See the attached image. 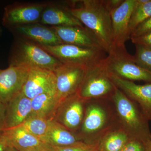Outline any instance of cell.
<instances>
[{
  "label": "cell",
  "instance_id": "1",
  "mask_svg": "<svg viewBox=\"0 0 151 151\" xmlns=\"http://www.w3.org/2000/svg\"><path fill=\"white\" fill-rule=\"evenodd\" d=\"M119 127L111 99L86 100L83 122L76 133L81 140L97 145L107 132Z\"/></svg>",
  "mask_w": 151,
  "mask_h": 151
},
{
  "label": "cell",
  "instance_id": "2",
  "mask_svg": "<svg viewBox=\"0 0 151 151\" xmlns=\"http://www.w3.org/2000/svg\"><path fill=\"white\" fill-rule=\"evenodd\" d=\"M81 2V6L70 8L71 13L94 34L108 54L113 44L111 12L104 0H84Z\"/></svg>",
  "mask_w": 151,
  "mask_h": 151
},
{
  "label": "cell",
  "instance_id": "3",
  "mask_svg": "<svg viewBox=\"0 0 151 151\" xmlns=\"http://www.w3.org/2000/svg\"><path fill=\"white\" fill-rule=\"evenodd\" d=\"M111 99L119 127L128 134L130 138L147 142L151 139L150 121L139 105L116 86Z\"/></svg>",
  "mask_w": 151,
  "mask_h": 151
},
{
  "label": "cell",
  "instance_id": "4",
  "mask_svg": "<svg viewBox=\"0 0 151 151\" xmlns=\"http://www.w3.org/2000/svg\"><path fill=\"white\" fill-rule=\"evenodd\" d=\"M9 65L39 67L54 71L62 64L37 44L14 38L9 57Z\"/></svg>",
  "mask_w": 151,
  "mask_h": 151
},
{
  "label": "cell",
  "instance_id": "5",
  "mask_svg": "<svg viewBox=\"0 0 151 151\" xmlns=\"http://www.w3.org/2000/svg\"><path fill=\"white\" fill-rule=\"evenodd\" d=\"M108 54L104 63L110 75L134 82H151V73L136 64L134 56L127 52L125 46L113 45Z\"/></svg>",
  "mask_w": 151,
  "mask_h": 151
},
{
  "label": "cell",
  "instance_id": "6",
  "mask_svg": "<svg viewBox=\"0 0 151 151\" xmlns=\"http://www.w3.org/2000/svg\"><path fill=\"white\" fill-rule=\"evenodd\" d=\"M116 89L105 66L104 59L86 68L76 94L85 100L111 99Z\"/></svg>",
  "mask_w": 151,
  "mask_h": 151
},
{
  "label": "cell",
  "instance_id": "7",
  "mask_svg": "<svg viewBox=\"0 0 151 151\" xmlns=\"http://www.w3.org/2000/svg\"><path fill=\"white\" fill-rule=\"evenodd\" d=\"M40 46L63 64H76L88 67L103 60L107 56L106 52L101 49L66 44Z\"/></svg>",
  "mask_w": 151,
  "mask_h": 151
},
{
  "label": "cell",
  "instance_id": "8",
  "mask_svg": "<svg viewBox=\"0 0 151 151\" xmlns=\"http://www.w3.org/2000/svg\"><path fill=\"white\" fill-rule=\"evenodd\" d=\"M47 3H14L6 6L2 24L8 29L15 27L40 23Z\"/></svg>",
  "mask_w": 151,
  "mask_h": 151
},
{
  "label": "cell",
  "instance_id": "9",
  "mask_svg": "<svg viewBox=\"0 0 151 151\" xmlns=\"http://www.w3.org/2000/svg\"><path fill=\"white\" fill-rule=\"evenodd\" d=\"M85 103L76 93L66 97L60 102L52 120L76 134L83 122Z\"/></svg>",
  "mask_w": 151,
  "mask_h": 151
},
{
  "label": "cell",
  "instance_id": "10",
  "mask_svg": "<svg viewBox=\"0 0 151 151\" xmlns=\"http://www.w3.org/2000/svg\"><path fill=\"white\" fill-rule=\"evenodd\" d=\"M86 67L82 65L62 63L53 71L56 80V94L59 102L77 93Z\"/></svg>",
  "mask_w": 151,
  "mask_h": 151
},
{
  "label": "cell",
  "instance_id": "11",
  "mask_svg": "<svg viewBox=\"0 0 151 151\" xmlns=\"http://www.w3.org/2000/svg\"><path fill=\"white\" fill-rule=\"evenodd\" d=\"M30 68L9 65L0 69V103L6 105L21 93Z\"/></svg>",
  "mask_w": 151,
  "mask_h": 151
},
{
  "label": "cell",
  "instance_id": "12",
  "mask_svg": "<svg viewBox=\"0 0 151 151\" xmlns=\"http://www.w3.org/2000/svg\"><path fill=\"white\" fill-rule=\"evenodd\" d=\"M137 0H124L120 6L111 12L113 45L125 46L131 38L129 23Z\"/></svg>",
  "mask_w": 151,
  "mask_h": 151
},
{
  "label": "cell",
  "instance_id": "13",
  "mask_svg": "<svg viewBox=\"0 0 151 151\" xmlns=\"http://www.w3.org/2000/svg\"><path fill=\"white\" fill-rule=\"evenodd\" d=\"M22 92L31 100L45 92H56L54 72L45 68L31 67Z\"/></svg>",
  "mask_w": 151,
  "mask_h": 151
},
{
  "label": "cell",
  "instance_id": "14",
  "mask_svg": "<svg viewBox=\"0 0 151 151\" xmlns=\"http://www.w3.org/2000/svg\"><path fill=\"white\" fill-rule=\"evenodd\" d=\"M109 76L114 85L137 103L147 119L151 121V82L139 85L114 76L109 74Z\"/></svg>",
  "mask_w": 151,
  "mask_h": 151
},
{
  "label": "cell",
  "instance_id": "15",
  "mask_svg": "<svg viewBox=\"0 0 151 151\" xmlns=\"http://www.w3.org/2000/svg\"><path fill=\"white\" fill-rule=\"evenodd\" d=\"M8 29L14 38L30 41L40 45L52 46L62 44L51 27L40 23L19 26Z\"/></svg>",
  "mask_w": 151,
  "mask_h": 151
},
{
  "label": "cell",
  "instance_id": "16",
  "mask_svg": "<svg viewBox=\"0 0 151 151\" xmlns=\"http://www.w3.org/2000/svg\"><path fill=\"white\" fill-rule=\"evenodd\" d=\"M50 27L54 31L62 44L103 50L94 34L84 27Z\"/></svg>",
  "mask_w": 151,
  "mask_h": 151
},
{
  "label": "cell",
  "instance_id": "17",
  "mask_svg": "<svg viewBox=\"0 0 151 151\" xmlns=\"http://www.w3.org/2000/svg\"><path fill=\"white\" fill-rule=\"evenodd\" d=\"M5 106L3 129L19 126L31 116V100L24 95L22 92L14 97Z\"/></svg>",
  "mask_w": 151,
  "mask_h": 151
},
{
  "label": "cell",
  "instance_id": "18",
  "mask_svg": "<svg viewBox=\"0 0 151 151\" xmlns=\"http://www.w3.org/2000/svg\"><path fill=\"white\" fill-rule=\"evenodd\" d=\"M40 23L50 27H84L73 16L69 6L52 3H47L42 12Z\"/></svg>",
  "mask_w": 151,
  "mask_h": 151
},
{
  "label": "cell",
  "instance_id": "19",
  "mask_svg": "<svg viewBox=\"0 0 151 151\" xmlns=\"http://www.w3.org/2000/svg\"><path fill=\"white\" fill-rule=\"evenodd\" d=\"M1 134L8 146L12 147L18 151L26 150L47 145L20 126L3 129Z\"/></svg>",
  "mask_w": 151,
  "mask_h": 151
},
{
  "label": "cell",
  "instance_id": "20",
  "mask_svg": "<svg viewBox=\"0 0 151 151\" xmlns=\"http://www.w3.org/2000/svg\"><path fill=\"white\" fill-rule=\"evenodd\" d=\"M42 142L52 147H63L82 141L76 133L67 130L53 120H50L48 131Z\"/></svg>",
  "mask_w": 151,
  "mask_h": 151
},
{
  "label": "cell",
  "instance_id": "21",
  "mask_svg": "<svg viewBox=\"0 0 151 151\" xmlns=\"http://www.w3.org/2000/svg\"><path fill=\"white\" fill-rule=\"evenodd\" d=\"M59 103L55 92H45L37 95L31 100L30 117H38L50 121Z\"/></svg>",
  "mask_w": 151,
  "mask_h": 151
},
{
  "label": "cell",
  "instance_id": "22",
  "mask_svg": "<svg viewBox=\"0 0 151 151\" xmlns=\"http://www.w3.org/2000/svg\"><path fill=\"white\" fill-rule=\"evenodd\" d=\"M130 139L122 128L116 127L100 139L98 143L99 151H121Z\"/></svg>",
  "mask_w": 151,
  "mask_h": 151
},
{
  "label": "cell",
  "instance_id": "23",
  "mask_svg": "<svg viewBox=\"0 0 151 151\" xmlns=\"http://www.w3.org/2000/svg\"><path fill=\"white\" fill-rule=\"evenodd\" d=\"M151 17V0H137L129 23L131 33L143 22Z\"/></svg>",
  "mask_w": 151,
  "mask_h": 151
},
{
  "label": "cell",
  "instance_id": "24",
  "mask_svg": "<svg viewBox=\"0 0 151 151\" xmlns=\"http://www.w3.org/2000/svg\"><path fill=\"white\" fill-rule=\"evenodd\" d=\"M50 121L42 118L30 117L19 126L42 142L48 131Z\"/></svg>",
  "mask_w": 151,
  "mask_h": 151
},
{
  "label": "cell",
  "instance_id": "25",
  "mask_svg": "<svg viewBox=\"0 0 151 151\" xmlns=\"http://www.w3.org/2000/svg\"><path fill=\"white\" fill-rule=\"evenodd\" d=\"M135 62L139 66L151 73V49L135 45Z\"/></svg>",
  "mask_w": 151,
  "mask_h": 151
},
{
  "label": "cell",
  "instance_id": "26",
  "mask_svg": "<svg viewBox=\"0 0 151 151\" xmlns=\"http://www.w3.org/2000/svg\"><path fill=\"white\" fill-rule=\"evenodd\" d=\"M53 151H99L98 144H87L83 142L63 147H52Z\"/></svg>",
  "mask_w": 151,
  "mask_h": 151
},
{
  "label": "cell",
  "instance_id": "27",
  "mask_svg": "<svg viewBox=\"0 0 151 151\" xmlns=\"http://www.w3.org/2000/svg\"><path fill=\"white\" fill-rule=\"evenodd\" d=\"M146 144L141 140L130 138L121 151H147Z\"/></svg>",
  "mask_w": 151,
  "mask_h": 151
},
{
  "label": "cell",
  "instance_id": "28",
  "mask_svg": "<svg viewBox=\"0 0 151 151\" xmlns=\"http://www.w3.org/2000/svg\"><path fill=\"white\" fill-rule=\"evenodd\" d=\"M151 32V17L143 22L131 32V37H137Z\"/></svg>",
  "mask_w": 151,
  "mask_h": 151
},
{
  "label": "cell",
  "instance_id": "29",
  "mask_svg": "<svg viewBox=\"0 0 151 151\" xmlns=\"http://www.w3.org/2000/svg\"><path fill=\"white\" fill-rule=\"evenodd\" d=\"M130 39L135 45L151 49V32L140 36L131 37Z\"/></svg>",
  "mask_w": 151,
  "mask_h": 151
},
{
  "label": "cell",
  "instance_id": "30",
  "mask_svg": "<svg viewBox=\"0 0 151 151\" xmlns=\"http://www.w3.org/2000/svg\"><path fill=\"white\" fill-rule=\"evenodd\" d=\"M124 1V0H104L105 5L110 12L118 8Z\"/></svg>",
  "mask_w": 151,
  "mask_h": 151
},
{
  "label": "cell",
  "instance_id": "31",
  "mask_svg": "<svg viewBox=\"0 0 151 151\" xmlns=\"http://www.w3.org/2000/svg\"><path fill=\"white\" fill-rule=\"evenodd\" d=\"M5 112V106L0 103V133L3 129Z\"/></svg>",
  "mask_w": 151,
  "mask_h": 151
},
{
  "label": "cell",
  "instance_id": "32",
  "mask_svg": "<svg viewBox=\"0 0 151 151\" xmlns=\"http://www.w3.org/2000/svg\"><path fill=\"white\" fill-rule=\"evenodd\" d=\"M21 151H53V150L51 146L46 145L35 148Z\"/></svg>",
  "mask_w": 151,
  "mask_h": 151
},
{
  "label": "cell",
  "instance_id": "33",
  "mask_svg": "<svg viewBox=\"0 0 151 151\" xmlns=\"http://www.w3.org/2000/svg\"><path fill=\"white\" fill-rule=\"evenodd\" d=\"M7 146L6 143L0 133V151H4Z\"/></svg>",
  "mask_w": 151,
  "mask_h": 151
},
{
  "label": "cell",
  "instance_id": "34",
  "mask_svg": "<svg viewBox=\"0 0 151 151\" xmlns=\"http://www.w3.org/2000/svg\"><path fill=\"white\" fill-rule=\"evenodd\" d=\"M147 151H151V139L147 143Z\"/></svg>",
  "mask_w": 151,
  "mask_h": 151
},
{
  "label": "cell",
  "instance_id": "35",
  "mask_svg": "<svg viewBox=\"0 0 151 151\" xmlns=\"http://www.w3.org/2000/svg\"><path fill=\"white\" fill-rule=\"evenodd\" d=\"M4 151H18L16 149L10 147V146H8L6 147V149H5Z\"/></svg>",
  "mask_w": 151,
  "mask_h": 151
},
{
  "label": "cell",
  "instance_id": "36",
  "mask_svg": "<svg viewBox=\"0 0 151 151\" xmlns=\"http://www.w3.org/2000/svg\"><path fill=\"white\" fill-rule=\"evenodd\" d=\"M3 30L0 27V35H1L2 33Z\"/></svg>",
  "mask_w": 151,
  "mask_h": 151
}]
</instances>
